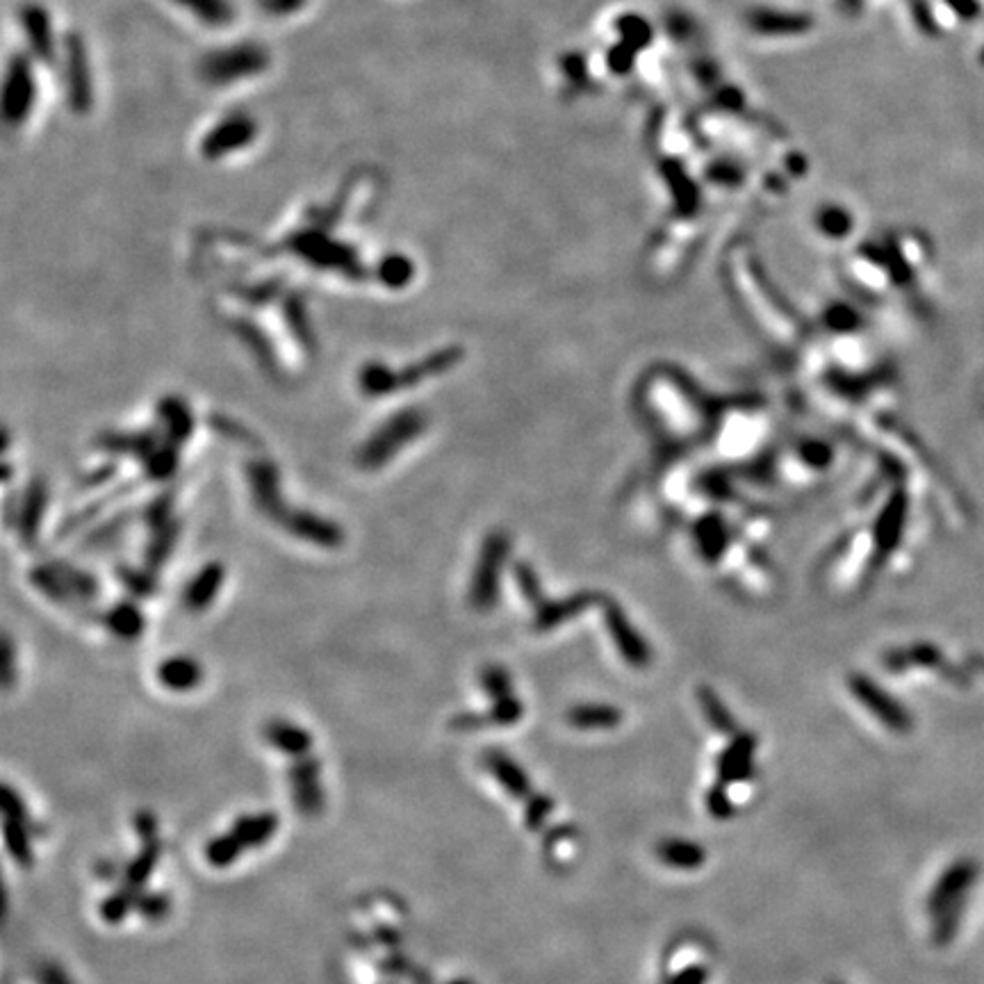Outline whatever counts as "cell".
<instances>
[{
    "mask_svg": "<svg viewBox=\"0 0 984 984\" xmlns=\"http://www.w3.org/2000/svg\"><path fill=\"white\" fill-rule=\"evenodd\" d=\"M48 502V488L41 479H35L28 486L26 495H23V502L19 506V513H16V531H19L21 540L26 545H35V540L39 538V524L44 518Z\"/></svg>",
    "mask_w": 984,
    "mask_h": 984,
    "instance_id": "cell-15",
    "label": "cell"
},
{
    "mask_svg": "<svg viewBox=\"0 0 984 984\" xmlns=\"http://www.w3.org/2000/svg\"><path fill=\"white\" fill-rule=\"evenodd\" d=\"M379 278L388 287H404L413 278V262L404 256H388L381 262Z\"/></svg>",
    "mask_w": 984,
    "mask_h": 984,
    "instance_id": "cell-34",
    "label": "cell"
},
{
    "mask_svg": "<svg viewBox=\"0 0 984 984\" xmlns=\"http://www.w3.org/2000/svg\"><path fill=\"white\" fill-rule=\"evenodd\" d=\"M12 663H14L12 641H10V636H5V645H3V675H5V686L12 684V677H14Z\"/></svg>",
    "mask_w": 984,
    "mask_h": 984,
    "instance_id": "cell-42",
    "label": "cell"
},
{
    "mask_svg": "<svg viewBox=\"0 0 984 984\" xmlns=\"http://www.w3.org/2000/svg\"><path fill=\"white\" fill-rule=\"evenodd\" d=\"M117 577L121 579V584L130 590V593L139 595V597L153 595L155 588H158V581H155V577L149 570H135V568H128V565H121V568L117 570Z\"/></svg>",
    "mask_w": 984,
    "mask_h": 984,
    "instance_id": "cell-35",
    "label": "cell"
},
{
    "mask_svg": "<svg viewBox=\"0 0 984 984\" xmlns=\"http://www.w3.org/2000/svg\"><path fill=\"white\" fill-rule=\"evenodd\" d=\"M461 356L463 351L458 347L433 351V354L420 360V363H413L406 369H401V372H397V390L415 388V385H420L424 379H429V376H438L442 372H447V369H451L458 360H461Z\"/></svg>",
    "mask_w": 984,
    "mask_h": 984,
    "instance_id": "cell-17",
    "label": "cell"
},
{
    "mask_svg": "<svg viewBox=\"0 0 984 984\" xmlns=\"http://www.w3.org/2000/svg\"><path fill=\"white\" fill-rule=\"evenodd\" d=\"M707 807L709 811L716 818H727V816H732V800H729V795L725 791V786H716V789H711L709 795H707Z\"/></svg>",
    "mask_w": 984,
    "mask_h": 984,
    "instance_id": "cell-38",
    "label": "cell"
},
{
    "mask_svg": "<svg viewBox=\"0 0 984 984\" xmlns=\"http://www.w3.org/2000/svg\"><path fill=\"white\" fill-rule=\"evenodd\" d=\"M212 426H215L217 431L221 433H226L228 438L231 440H240L244 442V445H256V440H253V436L246 429H242L240 424L233 422V420H226V417H215V422H212Z\"/></svg>",
    "mask_w": 984,
    "mask_h": 984,
    "instance_id": "cell-40",
    "label": "cell"
},
{
    "mask_svg": "<svg viewBox=\"0 0 984 984\" xmlns=\"http://www.w3.org/2000/svg\"><path fill=\"white\" fill-rule=\"evenodd\" d=\"M158 415L162 417L164 429H167L169 442H174V445H185L194 429V417L190 406H187L183 399L164 397L158 406Z\"/></svg>",
    "mask_w": 984,
    "mask_h": 984,
    "instance_id": "cell-23",
    "label": "cell"
},
{
    "mask_svg": "<svg viewBox=\"0 0 984 984\" xmlns=\"http://www.w3.org/2000/svg\"><path fill=\"white\" fill-rule=\"evenodd\" d=\"M622 720V716L611 707H579L570 713V723L579 729H606L615 727Z\"/></svg>",
    "mask_w": 984,
    "mask_h": 984,
    "instance_id": "cell-29",
    "label": "cell"
},
{
    "mask_svg": "<svg viewBox=\"0 0 984 984\" xmlns=\"http://www.w3.org/2000/svg\"><path fill=\"white\" fill-rule=\"evenodd\" d=\"M221 584H224V565L221 563L205 565V568L190 581V586L185 588L183 602L187 609L196 613L208 609V606L215 602Z\"/></svg>",
    "mask_w": 984,
    "mask_h": 984,
    "instance_id": "cell-20",
    "label": "cell"
},
{
    "mask_svg": "<svg viewBox=\"0 0 984 984\" xmlns=\"http://www.w3.org/2000/svg\"><path fill=\"white\" fill-rule=\"evenodd\" d=\"M852 688H855V695L859 697V700L864 702L868 709H871L873 716L880 718L882 723L891 729V732H898V734L909 732V727H912V718H909L907 711L902 709L896 700H891V697L884 693L882 688H877L875 684L866 682V679H859V682H855V686Z\"/></svg>",
    "mask_w": 984,
    "mask_h": 984,
    "instance_id": "cell-11",
    "label": "cell"
},
{
    "mask_svg": "<svg viewBox=\"0 0 984 984\" xmlns=\"http://www.w3.org/2000/svg\"><path fill=\"white\" fill-rule=\"evenodd\" d=\"M23 23H26L30 44L35 48L39 57H51V37H48V19L46 14L39 10V7H30L23 14Z\"/></svg>",
    "mask_w": 984,
    "mask_h": 984,
    "instance_id": "cell-32",
    "label": "cell"
},
{
    "mask_svg": "<svg viewBox=\"0 0 984 984\" xmlns=\"http://www.w3.org/2000/svg\"><path fill=\"white\" fill-rule=\"evenodd\" d=\"M524 805H527V809H524V823H527L529 830H538L554 809V802L549 800L547 795H538V793H533Z\"/></svg>",
    "mask_w": 984,
    "mask_h": 984,
    "instance_id": "cell-37",
    "label": "cell"
},
{
    "mask_svg": "<svg viewBox=\"0 0 984 984\" xmlns=\"http://www.w3.org/2000/svg\"><path fill=\"white\" fill-rule=\"evenodd\" d=\"M171 508H174V495L171 492H162L160 497H155L153 502L146 506L144 520L149 522V527L155 531L164 527V524L171 522Z\"/></svg>",
    "mask_w": 984,
    "mask_h": 984,
    "instance_id": "cell-36",
    "label": "cell"
},
{
    "mask_svg": "<svg viewBox=\"0 0 984 984\" xmlns=\"http://www.w3.org/2000/svg\"><path fill=\"white\" fill-rule=\"evenodd\" d=\"M283 527L290 531L292 536L324 549H335L338 545H342L344 540V533L338 524L306 511H290V515L283 520Z\"/></svg>",
    "mask_w": 984,
    "mask_h": 984,
    "instance_id": "cell-10",
    "label": "cell"
},
{
    "mask_svg": "<svg viewBox=\"0 0 984 984\" xmlns=\"http://www.w3.org/2000/svg\"><path fill=\"white\" fill-rule=\"evenodd\" d=\"M426 415L424 410L417 408H406L399 410L390 417L388 422L381 424L379 429L374 431V436L369 438L363 447L358 449L356 461L365 470H379L385 463H390L399 449H404L410 445L415 438L422 436V431L426 429Z\"/></svg>",
    "mask_w": 984,
    "mask_h": 984,
    "instance_id": "cell-4",
    "label": "cell"
},
{
    "mask_svg": "<svg viewBox=\"0 0 984 984\" xmlns=\"http://www.w3.org/2000/svg\"><path fill=\"white\" fill-rule=\"evenodd\" d=\"M32 105V78L26 60H14L5 82V117L21 121Z\"/></svg>",
    "mask_w": 984,
    "mask_h": 984,
    "instance_id": "cell-14",
    "label": "cell"
},
{
    "mask_svg": "<svg viewBox=\"0 0 984 984\" xmlns=\"http://www.w3.org/2000/svg\"><path fill=\"white\" fill-rule=\"evenodd\" d=\"M754 770V741L752 736H738L718 759V784L727 786L745 782Z\"/></svg>",
    "mask_w": 984,
    "mask_h": 984,
    "instance_id": "cell-13",
    "label": "cell"
},
{
    "mask_svg": "<svg viewBox=\"0 0 984 984\" xmlns=\"http://www.w3.org/2000/svg\"><path fill=\"white\" fill-rule=\"evenodd\" d=\"M123 524H126V515H119V518H114L112 522L103 524V527L98 529V531L89 533L87 545H105V543H108V540L119 536V533L123 531Z\"/></svg>",
    "mask_w": 984,
    "mask_h": 984,
    "instance_id": "cell-39",
    "label": "cell"
},
{
    "mask_svg": "<svg viewBox=\"0 0 984 984\" xmlns=\"http://www.w3.org/2000/svg\"><path fill=\"white\" fill-rule=\"evenodd\" d=\"M830 984H843V982H830Z\"/></svg>",
    "mask_w": 984,
    "mask_h": 984,
    "instance_id": "cell-44",
    "label": "cell"
},
{
    "mask_svg": "<svg viewBox=\"0 0 984 984\" xmlns=\"http://www.w3.org/2000/svg\"><path fill=\"white\" fill-rule=\"evenodd\" d=\"M235 333L240 335V338L246 344H249V349L253 351V356H256L260 360L262 367H267V369H274L276 367L274 349L269 347V340L265 338V335L260 333L258 326L244 322V319H237V322H235Z\"/></svg>",
    "mask_w": 984,
    "mask_h": 984,
    "instance_id": "cell-31",
    "label": "cell"
},
{
    "mask_svg": "<svg viewBox=\"0 0 984 984\" xmlns=\"http://www.w3.org/2000/svg\"><path fill=\"white\" fill-rule=\"evenodd\" d=\"M267 64V53L258 46H237L231 51H221L205 62V76L215 82H231L244 76H253Z\"/></svg>",
    "mask_w": 984,
    "mask_h": 984,
    "instance_id": "cell-8",
    "label": "cell"
},
{
    "mask_svg": "<svg viewBox=\"0 0 984 984\" xmlns=\"http://www.w3.org/2000/svg\"><path fill=\"white\" fill-rule=\"evenodd\" d=\"M3 818H5V846L10 850V855L14 861L23 868H30L35 864V852H32V839H30V818L28 811L23 807L21 798H16L12 786H5L3 789Z\"/></svg>",
    "mask_w": 984,
    "mask_h": 984,
    "instance_id": "cell-7",
    "label": "cell"
},
{
    "mask_svg": "<svg viewBox=\"0 0 984 984\" xmlns=\"http://www.w3.org/2000/svg\"><path fill=\"white\" fill-rule=\"evenodd\" d=\"M360 392L367 397H383L397 392V372L383 363H367L358 374Z\"/></svg>",
    "mask_w": 984,
    "mask_h": 984,
    "instance_id": "cell-25",
    "label": "cell"
},
{
    "mask_svg": "<svg viewBox=\"0 0 984 984\" xmlns=\"http://www.w3.org/2000/svg\"><path fill=\"white\" fill-rule=\"evenodd\" d=\"M178 3L190 7L194 14H199L203 21L212 23V26H224V23L231 21V7H228L226 0H178Z\"/></svg>",
    "mask_w": 984,
    "mask_h": 984,
    "instance_id": "cell-33",
    "label": "cell"
},
{
    "mask_svg": "<svg viewBox=\"0 0 984 984\" xmlns=\"http://www.w3.org/2000/svg\"><path fill=\"white\" fill-rule=\"evenodd\" d=\"M253 137V121L244 114H237V117H228L224 123L212 130V133L205 137L203 151L210 158L215 155H224L233 149H240L242 144L249 142Z\"/></svg>",
    "mask_w": 984,
    "mask_h": 984,
    "instance_id": "cell-16",
    "label": "cell"
},
{
    "mask_svg": "<svg viewBox=\"0 0 984 984\" xmlns=\"http://www.w3.org/2000/svg\"><path fill=\"white\" fill-rule=\"evenodd\" d=\"M483 766L488 768V773L497 779L499 786H502V789L511 795V798L529 800L533 795L529 775L524 773L518 761L508 757V754L499 752V750L486 752V757H483Z\"/></svg>",
    "mask_w": 984,
    "mask_h": 984,
    "instance_id": "cell-12",
    "label": "cell"
},
{
    "mask_svg": "<svg viewBox=\"0 0 984 984\" xmlns=\"http://www.w3.org/2000/svg\"><path fill=\"white\" fill-rule=\"evenodd\" d=\"M201 679L203 670L190 656H171V659L162 661L158 668V682L176 693L192 691L201 684Z\"/></svg>",
    "mask_w": 984,
    "mask_h": 984,
    "instance_id": "cell-22",
    "label": "cell"
},
{
    "mask_svg": "<svg viewBox=\"0 0 984 984\" xmlns=\"http://www.w3.org/2000/svg\"><path fill=\"white\" fill-rule=\"evenodd\" d=\"M137 830L139 836H142V850H139V855L126 866L121 887L114 891L112 896L105 898L101 905L103 921L110 925L121 923L123 918L133 912V909H137L139 900L146 896L144 887L149 884L162 855L158 823H155V818L149 814V811H144V814L137 816Z\"/></svg>",
    "mask_w": 984,
    "mask_h": 984,
    "instance_id": "cell-1",
    "label": "cell"
},
{
    "mask_svg": "<svg viewBox=\"0 0 984 984\" xmlns=\"http://www.w3.org/2000/svg\"><path fill=\"white\" fill-rule=\"evenodd\" d=\"M85 55H82V48L78 44V39H71L69 44V80H71V101L78 103L85 108L89 92L87 89V76H85Z\"/></svg>",
    "mask_w": 984,
    "mask_h": 984,
    "instance_id": "cell-30",
    "label": "cell"
},
{
    "mask_svg": "<svg viewBox=\"0 0 984 984\" xmlns=\"http://www.w3.org/2000/svg\"><path fill=\"white\" fill-rule=\"evenodd\" d=\"M709 971L702 969V966H688L686 971L672 975V980L668 984H707Z\"/></svg>",
    "mask_w": 984,
    "mask_h": 984,
    "instance_id": "cell-41",
    "label": "cell"
},
{
    "mask_svg": "<svg viewBox=\"0 0 984 984\" xmlns=\"http://www.w3.org/2000/svg\"><path fill=\"white\" fill-rule=\"evenodd\" d=\"M449 984H472L470 980H454V982H449Z\"/></svg>",
    "mask_w": 984,
    "mask_h": 984,
    "instance_id": "cell-43",
    "label": "cell"
},
{
    "mask_svg": "<svg viewBox=\"0 0 984 984\" xmlns=\"http://www.w3.org/2000/svg\"><path fill=\"white\" fill-rule=\"evenodd\" d=\"M178 533H180L178 522H174V520H171L169 524H164V527H160V529H155L151 543H149V547H146V563H149V568H153V570L160 568V565L169 559L171 552H174Z\"/></svg>",
    "mask_w": 984,
    "mask_h": 984,
    "instance_id": "cell-28",
    "label": "cell"
},
{
    "mask_svg": "<svg viewBox=\"0 0 984 984\" xmlns=\"http://www.w3.org/2000/svg\"><path fill=\"white\" fill-rule=\"evenodd\" d=\"M654 852L661 864L679 868V871H695V868L704 866V861H707V850L697 841L686 839H663L656 843Z\"/></svg>",
    "mask_w": 984,
    "mask_h": 984,
    "instance_id": "cell-21",
    "label": "cell"
},
{
    "mask_svg": "<svg viewBox=\"0 0 984 984\" xmlns=\"http://www.w3.org/2000/svg\"><path fill=\"white\" fill-rule=\"evenodd\" d=\"M978 880V866L971 859H959L950 864L934 884L928 898V916L932 918V939L939 946H946L955 939L962 923L966 898Z\"/></svg>",
    "mask_w": 984,
    "mask_h": 984,
    "instance_id": "cell-2",
    "label": "cell"
},
{
    "mask_svg": "<svg viewBox=\"0 0 984 984\" xmlns=\"http://www.w3.org/2000/svg\"><path fill=\"white\" fill-rule=\"evenodd\" d=\"M265 738L267 743L276 748L278 752H283L287 759L299 757V754L313 752V734H308L306 729L299 727L297 723H290V720H272V723L265 725Z\"/></svg>",
    "mask_w": 984,
    "mask_h": 984,
    "instance_id": "cell-19",
    "label": "cell"
},
{
    "mask_svg": "<svg viewBox=\"0 0 984 984\" xmlns=\"http://www.w3.org/2000/svg\"><path fill=\"white\" fill-rule=\"evenodd\" d=\"M285 322H287V326H290V333L294 335V340H297L301 344V349L308 351V354H313L317 342H315L313 331H310L308 313H306V308H303V303H301L299 297L287 299V303H285Z\"/></svg>",
    "mask_w": 984,
    "mask_h": 984,
    "instance_id": "cell-27",
    "label": "cell"
},
{
    "mask_svg": "<svg viewBox=\"0 0 984 984\" xmlns=\"http://www.w3.org/2000/svg\"><path fill=\"white\" fill-rule=\"evenodd\" d=\"M144 627L146 622L142 611L130 602H121L108 613V629L123 641H135L137 636H142Z\"/></svg>",
    "mask_w": 984,
    "mask_h": 984,
    "instance_id": "cell-24",
    "label": "cell"
},
{
    "mask_svg": "<svg viewBox=\"0 0 984 984\" xmlns=\"http://www.w3.org/2000/svg\"><path fill=\"white\" fill-rule=\"evenodd\" d=\"M96 445L114 454H128L146 463L158 451L164 442H160L155 431H137V433H103L96 440Z\"/></svg>",
    "mask_w": 984,
    "mask_h": 984,
    "instance_id": "cell-18",
    "label": "cell"
},
{
    "mask_svg": "<svg viewBox=\"0 0 984 984\" xmlns=\"http://www.w3.org/2000/svg\"><path fill=\"white\" fill-rule=\"evenodd\" d=\"M504 538L502 536H490L486 540V545H483V552H481V561H479V570H477V577H474V584H472V604L477 606V609H488L490 604H495L492 600H495V590H497V570H499V561H502V554H504Z\"/></svg>",
    "mask_w": 984,
    "mask_h": 984,
    "instance_id": "cell-9",
    "label": "cell"
},
{
    "mask_svg": "<svg viewBox=\"0 0 984 984\" xmlns=\"http://www.w3.org/2000/svg\"><path fill=\"white\" fill-rule=\"evenodd\" d=\"M30 581L35 584L37 590H41L48 600H53L57 604H67L71 600V590L64 584L62 572L57 570L55 563H41L35 570L30 572Z\"/></svg>",
    "mask_w": 984,
    "mask_h": 984,
    "instance_id": "cell-26",
    "label": "cell"
},
{
    "mask_svg": "<svg viewBox=\"0 0 984 984\" xmlns=\"http://www.w3.org/2000/svg\"><path fill=\"white\" fill-rule=\"evenodd\" d=\"M246 479H249V486L253 492V502H256L258 511L262 515H267L269 520L281 522L290 515L292 508H287L285 499L281 495V477H278V467L267 461V458H258L246 465Z\"/></svg>",
    "mask_w": 984,
    "mask_h": 984,
    "instance_id": "cell-6",
    "label": "cell"
},
{
    "mask_svg": "<svg viewBox=\"0 0 984 984\" xmlns=\"http://www.w3.org/2000/svg\"><path fill=\"white\" fill-rule=\"evenodd\" d=\"M278 825H281V818H278V814H272V811L240 816L231 825V830L215 836L205 846V859L215 868L231 866L246 850L262 848L265 843L272 841V836L278 832Z\"/></svg>",
    "mask_w": 984,
    "mask_h": 984,
    "instance_id": "cell-3",
    "label": "cell"
},
{
    "mask_svg": "<svg viewBox=\"0 0 984 984\" xmlns=\"http://www.w3.org/2000/svg\"><path fill=\"white\" fill-rule=\"evenodd\" d=\"M290 793L303 816H315L324 809V789H322V768L313 752L299 754L290 759Z\"/></svg>",
    "mask_w": 984,
    "mask_h": 984,
    "instance_id": "cell-5",
    "label": "cell"
}]
</instances>
